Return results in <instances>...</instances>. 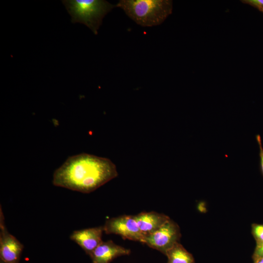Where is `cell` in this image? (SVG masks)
<instances>
[{
	"instance_id": "1",
	"label": "cell",
	"mask_w": 263,
	"mask_h": 263,
	"mask_svg": "<svg viewBox=\"0 0 263 263\" xmlns=\"http://www.w3.org/2000/svg\"><path fill=\"white\" fill-rule=\"evenodd\" d=\"M117 175L116 166L109 159L82 153L69 157L54 171L53 184L89 193Z\"/></svg>"
},
{
	"instance_id": "2",
	"label": "cell",
	"mask_w": 263,
	"mask_h": 263,
	"mask_svg": "<svg viewBox=\"0 0 263 263\" xmlns=\"http://www.w3.org/2000/svg\"><path fill=\"white\" fill-rule=\"evenodd\" d=\"M116 7L143 27L161 24L171 14L172 8V1L168 0H120Z\"/></svg>"
},
{
	"instance_id": "3",
	"label": "cell",
	"mask_w": 263,
	"mask_h": 263,
	"mask_svg": "<svg viewBox=\"0 0 263 263\" xmlns=\"http://www.w3.org/2000/svg\"><path fill=\"white\" fill-rule=\"evenodd\" d=\"M72 18V22L83 23L96 35L106 15L116 5L104 0H62Z\"/></svg>"
},
{
	"instance_id": "4",
	"label": "cell",
	"mask_w": 263,
	"mask_h": 263,
	"mask_svg": "<svg viewBox=\"0 0 263 263\" xmlns=\"http://www.w3.org/2000/svg\"><path fill=\"white\" fill-rule=\"evenodd\" d=\"M181 237L178 225L170 218L154 232L145 235L143 243L166 255Z\"/></svg>"
},
{
	"instance_id": "5",
	"label": "cell",
	"mask_w": 263,
	"mask_h": 263,
	"mask_svg": "<svg viewBox=\"0 0 263 263\" xmlns=\"http://www.w3.org/2000/svg\"><path fill=\"white\" fill-rule=\"evenodd\" d=\"M103 226L107 234H116L125 239L143 243L145 235L140 230L133 215H124L110 218Z\"/></svg>"
},
{
	"instance_id": "6",
	"label": "cell",
	"mask_w": 263,
	"mask_h": 263,
	"mask_svg": "<svg viewBox=\"0 0 263 263\" xmlns=\"http://www.w3.org/2000/svg\"><path fill=\"white\" fill-rule=\"evenodd\" d=\"M0 207V258L5 263H19L23 245L7 230Z\"/></svg>"
},
{
	"instance_id": "7",
	"label": "cell",
	"mask_w": 263,
	"mask_h": 263,
	"mask_svg": "<svg viewBox=\"0 0 263 263\" xmlns=\"http://www.w3.org/2000/svg\"><path fill=\"white\" fill-rule=\"evenodd\" d=\"M103 226H100L74 231L70 236L85 252L90 256L103 242Z\"/></svg>"
},
{
	"instance_id": "8",
	"label": "cell",
	"mask_w": 263,
	"mask_h": 263,
	"mask_svg": "<svg viewBox=\"0 0 263 263\" xmlns=\"http://www.w3.org/2000/svg\"><path fill=\"white\" fill-rule=\"evenodd\" d=\"M131 253L129 249L115 244L112 240L102 242L90 257L92 263H111L115 258Z\"/></svg>"
},
{
	"instance_id": "9",
	"label": "cell",
	"mask_w": 263,
	"mask_h": 263,
	"mask_svg": "<svg viewBox=\"0 0 263 263\" xmlns=\"http://www.w3.org/2000/svg\"><path fill=\"white\" fill-rule=\"evenodd\" d=\"M133 216L140 230L145 235L154 232L170 219L164 214L155 211L142 212Z\"/></svg>"
},
{
	"instance_id": "10",
	"label": "cell",
	"mask_w": 263,
	"mask_h": 263,
	"mask_svg": "<svg viewBox=\"0 0 263 263\" xmlns=\"http://www.w3.org/2000/svg\"><path fill=\"white\" fill-rule=\"evenodd\" d=\"M167 263H195L192 255L179 242L167 251Z\"/></svg>"
},
{
	"instance_id": "11",
	"label": "cell",
	"mask_w": 263,
	"mask_h": 263,
	"mask_svg": "<svg viewBox=\"0 0 263 263\" xmlns=\"http://www.w3.org/2000/svg\"><path fill=\"white\" fill-rule=\"evenodd\" d=\"M252 231L257 243L263 242V225L254 224L252 225Z\"/></svg>"
},
{
	"instance_id": "12",
	"label": "cell",
	"mask_w": 263,
	"mask_h": 263,
	"mask_svg": "<svg viewBox=\"0 0 263 263\" xmlns=\"http://www.w3.org/2000/svg\"><path fill=\"white\" fill-rule=\"evenodd\" d=\"M256 139L259 147L260 166L261 172L263 175V148L261 136L259 134L256 135Z\"/></svg>"
},
{
	"instance_id": "13",
	"label": "cell",
	"mask_w": 263,
	"mask_h": 263,
	"mask_svg": "<svg viewBox=\"0 0 263 263\" xmlns=\"http://www.w3.org/2000/svg\"><path fill=\"white\" fill-rule=\"evenodd\" d=\"M254 256L255 258L263 257V242L257 243Z\"/></svg>"
},
{
	"instance_id": "14",
	"label": "cell",
	"mask_w": 263,
	"mask_h": 263,
	"mask_svg": "<svg viewBox=\"0 0 263 263\" xmlns=\"http://www.w3.org/2000/svg\"><path fill=\"white\" fill-rule=\"evenodd\" d=\"M246 2L263 11V0H249L246 1Z\"/></svg>"
},
{
	"instance_id": "15",
	"label": "cell",
	"mask_w": 263,
	"mask_h": 263,
	"mask_svg": "<svg viewBox=\"0 0 263 263\" xmlns=\"http://www.w3.org/2000/svg\"><path fill=\"white\" fill-rule=\"evenodd\" d=\"M255 263H263V257L255 258Z\"/></svg>"
},
{
	"instance_id": "16",
	"label": "cell",
	"mask_w": 263,
	"mask_h": 263,
	"mask_svg": "<svg viewBox=\"0 0 263 263\" xmlns=\"http://www.w3.org/2000/svg\"><path fill=\"white\" fill-rule=\"evenodd\" d=\"M0 263H4V262H2V261H0Z\"/></svg>"
}]
</instances>
